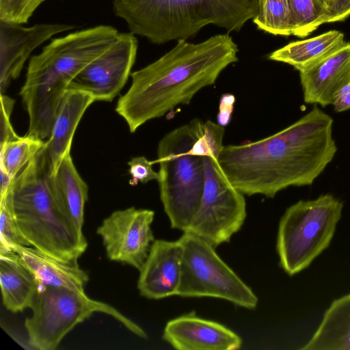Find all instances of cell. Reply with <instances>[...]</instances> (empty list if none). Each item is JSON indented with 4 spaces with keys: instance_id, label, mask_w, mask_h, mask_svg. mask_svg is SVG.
Returning a JSON list of instances; mask_svg holds the SVG:
<instances>
[{
    "instance_id": "cell-1",
    "label": "cell",
    "mask_w": 350,
    "mask_h": 350,
    "mask_svg": "<svg viewBox=\"0 0 350 350\" xmlns=\"http://www.w3.org/2000/svg\"><path fill=\"white\" fill-rule=\"evenodd\" d=\"M332 118L317 106L269 137L224 146L218 163L244 196L273 198L288 187L311 185L333 160Z\"/></svg>"
},
{
    "instance_id": "cell-2",
    "label": "cell",
    "mask_w": 350,
    "mask_h": 350,
    "mask_svg": "<svg viewBox=\"0 0 350 350\" xmlns=\"http://www.w3.org/2000/svg\"><path fill=\"white\" fill-rule=\"evenodd\" d=\"M239 49L227 33L198 43L180 39L170 51L131 72V85L118 100L116 111L135 132L180 105H189L202 88L238 61Z\"/></svg>"
},
{
    "instance_id": "cell-3",
    "label": "cell",
    "mask_w": 350,
    "mask_h": 350,
    "mask_svg": "<svg viewBox=\"0 0 350 350\" xmlns=\"http://www.w3.org/2000/svg\"><path fill=\"white\" fill-rule=\"evenodd\" d=\"M119 32L100 25L53 39L29 62L20 91L31 124L50 128L72 80L116 41Z\"/></svg>"
},
{
    "instance_id": "cell-4",
    "label": "cell",
    "mask_w": 350,
    "mask_h": 350,
    "mask_svg": "<svg viewBox=\"0 0 350 350\" xmlns=\"http://www.w3.org/2000/svg\"><path fill=\"white\" fill-rule=\"evenodd\" d=\"M44 147L14 178L9 194L18 228L31 246L77 263L88 242L58 201Z\"/></svg>"
},
{
    "instance_id": "cell-5",
    "label": "cell",
    "mask_w": 350,
    "mask_h": 350,
    "mask_svg": "<svg viewBox=\"0 0 350 350\" xmlns=\"http://www.w3.org/2000/svg\"><path fill=\"white\" fill-rule=\"evenodd\" d=\"M130 31L154 44L187 38L212 24L239 31L258 13L260 0H113Z\"/></svg>"
},
{
    "instance_id": "cell-6",
    "label": "cell",
    "mask_w": 350,
    "mask_h": 350,
    "mask_svg": "<svg viewBox=\"0 0 350 350\" xmlns=\"http://www.w3.org/2000/svg\"><path fill=\"white\" fill-rule=\"evenodd\" d=\"M198 118L167 133L159 142L157 159L161 201L171 227L186 232L196 213L205 183L203 157L190 153Z\"/></svg>"
},
{
    "instance_id": "cell-7",
    "label": "cell",
    "mask_w": 350,
    "mask_h": 350,
    "mask_svg": "<svg viewBox=\"0 0 350 350\" xmlns=\"http://www.w3.org/2000/svg\"><path fill=\"white\" fill-rule=\"evenodd\" d=\"M25 321L27 343L33 349L54 350L77 325L95 312L109 315L137 336L146 332L111 305L89 297L85 292L68 288L41 286Z\"/></svg>"
},
{
    "instance_id": "cell-8",
    "label": "cell",
    "mask_w": 350,
    "mask_h": 350,
    "mask_svg": "<svg viewBox=\"0 0 350 350\" xmlns=\"http://www.w3.org/2000/svg\"><path fill=\"white\" fill-rule=\"evenodd\" d=\"M343 206L340 200L327 193L299 200L286 210L279 223L276 248L287 274L306 269L329 247Z\"/></svg>"
},
{
    "instance_id": "cell-9",
    "label": "cell",
    "mask_w": 350,
    "mask_h": 350,
    "mask_svg": "<svg viewBox=\"0 0 350 350\" xmlns=\"http://www.w3.org/2000/svg\"><path fill=\"white\" fill-rule=\"evenodd\" d=\"M181 277L178 296L215 297L254 309L258 297L218 256L215 247L200 237L183 232Z\"/></svg>"
},
{
    "instance_id": "cell-10",
    "label": "cell",
    "mask_w": 350,
    "mask_h": 350,
    "mask_svg": "<svg viewBox=\"0 0 350 350\" xmlns=\"http://www.w3.org/2000/svg\"><path fill=\"white\" fill-rule=\"evenodd\" d=\"M205 183L199 208L186 232L215 247L228 242L246 218L244 195L224 176L217 159L203 157Z\"/></svg>"
},
{
    "instance_id": "cell-11",
    "label": "cell",
    "mask_w": 350,
    "mask_h": 350,
    "mask_svg": "<svg viewBox=\"0 0 350 350\" xmlns=\"http://www.w3.org/2000/svg\"><path fill=\"white\" fill-rule=\"evenodd\" d=\"M154 212L133 206L117 210L98 227L107 258L139 270L154 241L151 224Z\"/></svg>"
},
{
    "instance_id": "cell-12",
    "label": "cell",
    "mask_w": 350,
    "mask_h": 350,
    "mask_svg": "<svg viewBox=\"0 0 350 350\" xmlns=\"http://www.w3.org/2000/svg\"><path fill=\"white\" fill-rule=\"evenodd\" d=\"M137 47L135 34L119 33L114 43L81 70L68 90L87 92L95 102L112 101L131 75Z\"/></svg>"
},
{
    "instance_id": "cell-13",
    "label": "cell",
    "mask_w": 350,
    "mask_h": 350,
    "mask_svg": "<svg viewBox=\"0 0 350 350\" xmlns=\"http://www.w3.org/2000/svg\"><path fill=\"white\" fill-rule=\"evenodd\" d=\"M74 28L62 23H39L30 27L0 21V90L5 92L18 77L31 53L54 36Z\"/></svg>"
},
{
    "instance_id": "cell-14",
    "label": "cell",
    "mask_w": 350,
    "mask_h": 350,
    "mask_svg": "<svg viewBox=\"0 0 350 350\" xmlns=\"http://www.w3.org/2000/svg\"><path fill=\"white\" fill-rule=\"evenodd\" d=\"M163 339L178 350H235L242 345L241 338L234 332L194 312L169 321Z\"/></svg>"
},
{
    "instance_id": "cell-15",
    "label": "cell",
    "mask_w": 350,
    "mask_h": 350,
    "mask_svg": "<svg viewBox=\"0 0 350 350\" xmlns=\"http://www.w3.org/2000/svg\"><path fill=\"white\" fill-rule=\"evenodd\" d=\"M183 246L179 241L157 239L139 270L137 288L151 299L177 295L181 277Z\"/></svg>"
},
{
    "instance_id": "cell-16",
    "label": "cell",
    "mask_w": 350,
    "mask_h": 350,
    "mask_svg": "<svg viewBox=\"0 0 350 350\" xmlns=\"http://www.w3.org/2000/svg\"><path fill=\"white\" fill-rule=\"evenodd\" d=\"M304 100L322 107L333 105L337 94L350 83V42L299 71Z\"/></svg>"
},
{
    "instance_id": "cell-17",
    "label": "cell",
    "mask_w": 350,
    "mask_h": 350,
    "mask_svg": "<svg viewBox=\"0 0 350 350\" xmlns=\"http://www.w3.org/2000/svg\"><path fill=\"white\" fill-rule=\"evenodd\" d=\"M88 92L68 90L59 105L44 150L54 174L63 158L70 153L75 131L86 109L94 103Z\"/></svg>"
},
{
    "instance_id": "cell-18",
    "label": "cell",
    "mask_w": 350,
    "mask_h": 350,
    "mask_svg": "<svg viewBox=\"0 0 350 350\" xmlns=\"http://www.w3.org/2000/svg\"><path fill=\"white\" fill-rule=\"evenodd\" d=\"M2 301L12 312L31 307L40 284L32 271L13 250H0Z\"/></svg>"
},
{
    "instance_id": "cell-19",
    "label": "cell",
    "mask_w": 350,
    "mask_h": 350,
    "mask_svg": "<svg viewBox=\"0 0 350 350\" xmlns=\"http://www.w3.org/2000/svg\"><path fill=\"white\" fill-rule=\"evenodd\" d=\"M12 250L19 255L34 274L40 286L64 287L85 292L84 288L89 277L78 263L61 261L33 247L17 245Z\"/></svg>"
},
{
    "instance_id": "cell-20",
    "label": "cell",
    "mask_w": 350,
    "mask_h": 350,
    "mask_svg": "<svg viewBox=\"0 0 350 350\" xmlns=\"http://www.w3.org/2000/svg\"><path fill=\"white\" fill-rule=\"evenodd\" d=\"M301 350H350V294L334 299Z\"/></svg>"
},
{
    "instance_id": "cell-21",
    "label": "cell",
    "mask_w": 350,
    "mask_h": 350,
    "mask_svg": "<svg viewBox=\"0 0 350 350\" xmlns=\"http://www.w3.org/2000/svg\"><path fill=\"white\" fill-rule=\"evenodd\" d=\"M51 184L62 207L83 232L84 208L88 198V187L79 174L70 153L66 155L54 174Z\"/></svg>"
},
{
    "instance_id": "cell-22",
    "label": "cell",
    "mask_w": 350,
    "mask_h": 350,
    "mask_svg": "<svg viewBox=\"0 0 350 350\" xmlns=\"http://www.w3.org/2000/svg\"><path fill=\"white\" fill-rule=\"evenodd\" d=\"M345 42L343 33L331 30L311 38L290 42L269 54V59L289 64L299 72L329 55Z\"/></svg>"
},
{
    "instance_id": "cell-23",
    "label": "cell",
    "mask_w": 350,
    "mask_h": 350,
    "mask_svg": "<svg viewBox=\"0 0 350 350\" xmlns=\"http://www.w3.org/2000/svg\"><path fill=\"white\" fill-rule=\"evenodd\" d=\"M45 141L25 135L0 145V170L14 178L44 146Z\"/></svg>"
},
{
    "instance_id": "cell-24",
    "label": "cell",
    "mask_w": 350,
    "mask_h": 350,
    "mask_svg": "<svg viewBox=\"0 0 350 350\" xmlns=\"http://www.w3.org/2000/svg\"><path fill=\"white\" fill-rule=\"evenodd\" d=\"M291 35L304 38L326 23L329 12L317 0H288Z\"/></svg>"
},
{
    "instance_id": "cell-25",
    "label": "cell",
    "mask_w": 350,
    "mask_h": 350,
    "mask_svg": "<svg viewBox=\"0 0 350 350\" xmlns=\"http://www.w3.org/2000/svg\"><path fill=\"white\" fill-rule=\"evenodd\" d=\"M257 27L273 35H291L288 0H260L253 19Z\"/></svg>"
},
{
    "instance_id": "cell-26",
    "label": "cell",
    "mask_w": 350,
    "mask_h": 350,
    "mask_svg": "<svg viewBox=\"0 0 350 350\" xmlns=\"http://www.w3.org/2000/svg\"><path fill=\"white\" fill-rule=\"evenodd\" d=\"M224 127L211 120L203 122L199 119L197 137L190 153L200 157H212L217 159L224 147Z\"/></svg>"
},
{
    "instance_id": "cell-27",
    "label": "cell",
    "mask_w": 350,
    "mask_h": 350,
    "mask_svg": "<svg viewBox=\"0 0 350 350\" xmlns=\"http://www.w3.org/2000/svg\"><path fill=\"white\" fill-rule=\"evenodd\" d=\"M17 245L31 246L18 228L8 192L0 201V250H12Z\"/></svg>"
},
{
    "instance_id": "cell-28",
    "label": "cell",
    "mask_w": 350,
    "mask_h": 350,
    "mask_svg": "<svg viewBox=\"0 0 350 350\" xmlns=\"http://www.w3.org/2000/svg\"><path fill=\"white\" fill-rule=\"evenodd\" d=\"M45 0H0V21L18 25L28 22Z\"/></svg>"
},
{
    "instance_id": "cell-29",
    "label": "cell",
    "mask_w": 350,
    "mask_h": 350,
    "mask_svg": "<svg viewBox=\"0 0 350 350\" xmlns=\"http://www.w3.org/2000/svg\"><path fill=\"white\" fill-rule=\"evenodd\" d=\"M153 161L148 160L145 157H135L129 162V173L131 175L130 185H136L139 182L145 184L150 180H158L159 172L152 168Z\"/></svg>"
},
{
    "instance_id": "cell-30",
    "label": "cell",
    "mask_w": 350,
    "mask_h": 350,
    "mask_svg": "<svg viewBox=\"0 0 350 350\" xmlns=\"http://www.w3.org/2000/svg\"><path fill=\"white\" fill-rule=\"evenodd\" d=\"M14 100L1 94L0 145L20 138L11 123V115Z\"/></svg>"
},
{
    "instance_id": "cell-31",
    "label": "cell",
    "mask_w": 350,
    "mask_h": 350,
    "mask_svg": "<svg viewBox=\"0 0 350 350\" xmlns=\"http://www.w3.org/2000/svg\"><path fill=\"white\" fill-rule=\"evenodd\" d=\"M235 97L233 94L228 93L221 95L219 104V112L217 116V123L219 125L224 127L230 122Z\"/></svg>"
},
{
    "instance_id": "cell-32",
    "label": "cell",
    "mask_w": 350,
    "mask_h": 350,
    "mask_svg": "<svg viewBox=\"0 0 350 350\" xmlns=\"http://www.w3.org/2000/svg\"><path fill=\"white\" fill-rule=\"evenodd\" d=\"M350 16V0H338L329 11L326 23L342 21Z\"/></svg>"
},
{
    "instance_id": "cell-33",
    "label": "cell",
    "mask_w": 350,
    "mask_h": 350,
    "mask_svg": "<svg viewBox=\"0 0 350 350\" xmlns=\"http://www.w3.org/2000/svg\"><path fill=\"white\" fill-rule=\"evenodd\" d=\"M332 105L336 112L350 109V83L337 94Z\"/></svg>"
},
{
    "instance_id": "cell-34",
    "label": "cell",
    "mask_w": 350,
    "mask_h": 350,
    "mask_svg": "<svg viewBox=\"0 0 350 350\" xmlns=\"http://www.w3.org/2000/svg\"><path fill=\"white\" fill-rule=\"evenodd\" d=\"M329 12L333 8L338 0H317Z\"/></svg>"
}]
</instances>
